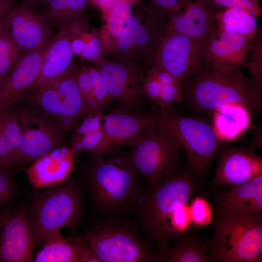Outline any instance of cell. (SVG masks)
I'll use <instances>...</instances> for the list:
<instances>
[{
    "label": "cell",
    "instance_id": "1",
    "mask_svg": "<svg viewBox=\"0 0 262 262\" xmlns=\"http://www.w3.org/2000/svg\"><path fill=\"white\" fill-rule=\"evenodd\" d=\"M198 182L186 164L157 185L143 188L133 213L147 246L158 252L191 230L190 203Z\"/></svg>",
    "mask_w": 262,
    "mask_h": 262
},
{
    "label": "cell",
    "instance_id": "2",
    "mask_svg": "<svg viewBox=\"0 0 262 262\" xmlns=\"http://www.w3.org/2000/svg\"><path fill=\"white\" fill-rule=\"evenodd\" d=\"M180 102L192 113L207 114L223 104L237 103L252 118L262 113V88L238 69H214L199 62L182 88Z\"/></svg>",
    "mask_w": 262,
    "mask_h": 262
},
{
    "label": "cell",
    "instance_id": "3",
    "mask_svg": "<svg viewBox=\"0 0 262 262\" xmlns=\"http://www.w3.org/2000/svg\"><path fill=\"white\" fill-rule=\"evenodd\" d=\"M131 155L120 147L93 160L85 170L90 195L106 219L133 212L143 187Z\"/></svg>",
    "mask_w": 262,
    "mask_h": 262
},
{
    "label": "cell",
    "instance_id": "4",
    "mask_svg": "<svg viewBox=\"0 0 262 262\" xmlns=\"http://www.w3.org/2000/svg\"><path fill=\"white\" fill-rule=\"evenodd\" d=\"M159 124L186 159L198 181L204 182L214 158L224 146L207 114H179L174 107H158Z\"/></svg>",
    "mask_w": 262,
    "mask_h": 262
},
{
    "label": "cell",
    "instance_id": "5",
    "mask_svg": "<svg viewBox=\"0 0 262 262\" xmlns=\"http://www.w3.org/2000/svg\"><path fill=\"white\" fill-rule=\"evenodd\" d=\"M34 194L27 212L33 249L39 248L53 231L76 228L81 216L83 200L74 178Z\"/></svg>",
    "mask_w": 262,
    "mask_h": 262
},
{
    "label": "cell",
    "instance_id": "6",
    "mask_svg": "<svg viewBox=\"0 0 262 262\" xmlns=\"http://www.w3.org/2000/svg\"><path fill=\"white\" fill-rule=\"evenodd\" d=\"M212 223V262H262V216L217 210Z\"/></svg>",
    "mask_w": 262,
    "mask_h": 262
},
{
    "label": "cell",
    "instance_id": "7",
    "mask_svg": "<svg viewBox=\"0 0 262 262\" xmlns=\"http://www.w3.org/2000/svg\"><path fill=\"white\" fill-rule=\"evenodd\" d=\"M138 231L134 223L108 218L81 237L101 262H153L156 253L141 239Z\"/></svg>",
    "mask_w": 262,
    "mask_h": 262
},
{
    "label": "cell",
    "instance_id": "8",
    "mask_svg": "<svg viewBox=\"0 0 262 262\" xmlns=\"http://www.w3.org/2000/svg\"><path fill=\"white\" fill-rule=\"evenodd\" d=\"M132 162L147 185L154 186L182 166L184 158L159 124L128 142Z\"/></svg>",
    "mask_w": 262,
    "mask_h": 262
},
{
    "label": "cell",
    "instance_id": "9",
    "mask_svg": "<svg viewBox=\"0 0 262 262\" xmlns=\"http://www.w3.org/2000/svg\"><path fill=\"white\" fill-rule=\"evenodd\" d=\"M78 67L72 65L57 79L26 95V103L43 110L66 132L73 129L86 113L77 81Z\"/></svg>",
    "mask_w": 262,
    "mask_h": 262
},
{
    "label": "cell",
    "instance_id": "10",
    "mask_svg": "<svg viewBox=\"0 0 262 262\" xmlns=\"http://www.w3.org/2000/svg\"><path fill=\"white\" fill-rule=\"evenodd\" d=\"M21 132L16 168H23L52 150L65 145L66 131L37 107L26 103L14 110Z\"/></svg>",
    "mask_w": 262,
    "mask_h": 262
},
{
    "label": "cell",
    "instance_id": "11",
    "mask_svg": "<svg viewBox=\"0 0 262 262\" xmlns=\"http://www.w3.org/2000/svg\"><path fill=\"white\" fill-rule=\"evenodd\" d=\"M202 45L163 26L154 47L152 65L174 77L183 88L200 60Z\"/></svg>",
    "mask_w": 262,
    "mask_h": 262
},
{
    "label": "cell",
    "instance_id": "12",
    "mask_svg": "<svg viewBox=\"0 0 262 262\" xmlns=\"http://www.w3.org/2000/svg\"><path fill=\"white\" fill-rule=\"evenodd\" d=\"M163 26L144 10L133 13L114 49L105 58L147 69L152 65L155 41Z\"/></svg>",
    "mask_w": 262,
    "mask_h": 262
},
{
    "label": "cell",
    "instance_id": "13",
    "mask_svg": "<svg viewBox=\"0 0 262 262\" xmlns=\"http://www.w3.org/2000/svg\"><path fill=\"white\" fill-rule=\"evenodd\" d=\"M103 82L116 108L139 113L148 100L144 90L146 69L129 63L105 59L97 64Z\"/></svg>",
    "mask_w": 262,
    "mask_h": 262
},
{
    "label": "cell",
    "instance_id": "14",
    "mask_svg": "<svg viewBox=\"0 0 262 262\" xmlns=\"http://www.w3.org/2000/svg\"><path fill=\"white\" fill-rule=\"evenodd\" d=\"M0 25L24 56L42 48L54 37L49 20L29 7L14 6L0 17Z\"/></svg>",
    "mask_w": 262,
    "mask_h": 262
},
{
    "label": "cell",
    "instance_id": "15",
    "mask_svg": "<svg viewBox=\"0 0 262 262\" xmlns=\"http://www.w3.org/2000/svg\"><path fill=\"white\" fill-rule=\"evenodd\" d=\"M254 40L220 30L214 25L209 36L201 46L200 63L217 69L246 67Z\"/></svg>",
    "mask_w": 262,
    "mask_h": 262
},
{
    "label": "cell",
    "instance_id": "16",
    "mask_svg": "<svg viewBox=\"0 0 262 262\" xmlns=\"http://www.w3.org/2000/svg\"><path fill=\"white\" fill-rule=\"evenodd\" d=\"M158 124L157 110L134 113L116 108L112 109L104 115V136L97 159L115 147L126 145L147 129Z\"/></svg>",
    "mask_w": 262,
    "mask_h": 262
},
{
    "label": "cell",
    "instance_id": "17",
    "mask_svg": "<svg viewBox=\"0 0 262 262\" xmlns=\"http://www.w3.org/2000/svg\"><path fill=\"white\" fill-rule=\"evenodd\" d=\"M211 186H237L262 175V157L248 148L224 146Z\"/></svg>",
    "mask_w": 262,
    "mask_h": 262
},
{
    "label": "cell",
    "instance_id": "18",
    "mask_svg": "<svg viewBox=\"0 0 262 262\" xmlns=\"http://www.w3.org/2000/svg\"><path fill=\"white\" fill-rule=\"evenodd\" d=\"M220 10L206 0H182L178 11L163 26L202 45L210 34Z\"/></svg>",
    "mask_w": 262,
    "mask_h": 262
},
{
    "label": "cell",
    "instance_id": "19",
    "mask_svg": "<svg viewBox=\"0 0 262 262\" xmlns=\"http://www.w3.org/2000/svg\"><path fill=\"white\" fill-rule=\"evenodd\" d=\"M75 155L70 147L63 145L38 158L25 169L30 184L37 190L64 182L73 171Z\"/></svg>",
    "mask_w": 262,
    "mask_h": 262
},
{
    "label": "cell",
    "instance_id": "20",
    "mask_svg": "<svg viewBox=\"0 0 262 262\" xmlns=\"http://www.w3.org/2000/svg\"><path fill=\"white\" fill-rule=\"evenodd\" d=\"M33 245L27 211L12 212L0 232V262H30Z\"/></svg>",
    "mask_w": 262,
    "mask_h": 262
},
{
    "label": "cell",
    "instance_id": "21",
    "mask_svg": "<svg viewBox=\"0 0 262 262\" xmlns=\"http://www.w3.org/2000/svg\"><path fill=\"white\" fill-rule=\"evenodd\" d=\"M51 40L42 48L25 55L1 82L0 110L11 108L35 82Z\"/></svg>",
    "mask_w": 262,
    "mask_h": 262
},
{
    "label": "cell",
    "instance_id": "22",
    "mask_svg": "<svg viewBox=\"0 0 262 262\" xmlns=\"http://www.w3.org/2000/svg\"><path fill=\"white\" fill-rule=\"evenodd\" d=\"M73 55L68 26H60L45 55L38 77L25 92L40 88L64 74L72 65Z\"/></svg>",
    "mask_w": 262,
    "mask_h": 262
},
{
    "label": "cell",
    "instance_id": "23",
    "mask_svg": "<svg viewBox=\"0 0 262 262\" xmlns=\"http://www.w3.org/2000/svg\"><path fill=\"white\" fill-rule=\"evenodd\" d=\"M217 202L219 211L262 216V175L243 184L222 190Z\"/></svg>",
    "mask_w": 262,
    "mask_h": 262
},
{
    "label": "cell",
    "instance_id": "24",
    "mask_svg": "<svg viewBox=\"0 0 262 262\" xmlns=\"http://www.w3.org/2000/svg\"><path fill=\"white\" fill-rule=\"evenodd\" d=\"M209 240L191 230L156 253L153 262H212Z\"/></svg>",
    "mask_w": 262,
    "mask_h": 262
},
{
    "label": "cell",
    "instance_id": "25",
    "mask_svg": "<svg viewBox=\"0 0 262 262\" xmlns=\"http://www.w3.org/2000/svg\"><path fill=\"white\" fill-rule=\"evenodd\" d=\"M66 25L74 55L96 64L105 59L100 29L92 26L84 16Z\"/></svg>",
    "mask_w": 262,
    "mask_h": 262
},
{
    "label": "cell",
    "instance_id": "26",
    "mask_svg": "<svg viewBox=\"0 0 262 262\" xmlns=\"http://www.w3.org/2000/svg\"><path fill=\"white\" fill-rule=\"evenodd\" d=\"M212 114L214 131L222 142L236 139L251 125L250 113L241 104H225L216 108Z\"/></svg>",
    "mask_w": 262,
    "mask_h": 262
},
{
    "label": "cell",
    "instance_id": "27",
    "mask_svg": "<svg viewBox=\"0 0 262 262\" xmlns=\"http://www.w3.org/2000/svg\"><path fill=\"white\" fill-rule=\"evenodd\" d=\"M214 25L222 31L237 33L254 40L259 28L257 17L243 9L226 7L216 14Z\"/></svg>",
    "mask_w": 262,
    "mask_h": 262
},
{
    "label": "cell",
    "instance_id": "28",
    "mask_svg": "<svg viewBox=\"0 0 262 262\" xmlns=\"http://www.w3.org/2000/svg\"><path fill=\"white\" fill-rule=\"evenodd\" d=\"M133 7L130 3L120 2L113 7L103 16L106 21L100 28V33L105 58L114 49L133 14Z\"/></svg>",
    "mask_w": 262,
    "mask_h": 262
},
{
    "label": "cell",
    "instance_id": "29",
    "mask_svg": "<svg viewBox=\"0 0 262 262\" xmlns=\"http://www.w3.org/2000/svg\"><path fill=\"white\" fill-rule=\"evenodd\" d=\"M61 229L51 232L36 255L35 262H79L75 248L69 239L64 237Z\"/></svg>",
    "mask_w": 262,
    "mask_h": 262
},
{
    "label": "cell",
    "instance_id": "30",
    "mask_svg": "<svg viewBox=\"0 0 262 262\" xmlns=\"http://www.w3.org/2000/svg\"><path fill=\"white\" fill-rule=\"evenodd\" d=\"M89 3L88 0H46L42 15L59 27L83 16Z\"/></svg>",
    "mask_w": 262,
    "mask_h": 262
},
{
    "label": "cell",
    "instance_id": "31",
    "mask_svg": "<svg viewBox=\"0 0 262 262\" xmlns=\"http://www.w3.org/2000/svg\"><path fill=\"white\" fill-rule=\"evenodd\" d=\"M0 130L16 168L21 143V132L14 110L9 108L0 110Z\"/></svg>",
    "mask_w": 262,
    "mask_h": 262
},
{
    "label": "cell",
    "instance_id": "32",
    "mask_svg": "<svg viewBox=\"0 0 262 262\" xmlns=\"http://www.w3.org/2000/svg\"><path fill=\"white\" fill-rule=\"evenodd\" d=\"M24 56L8 33L0 25V84Z\"/></svg>",
    "mask_w": 262,
    "mask_h": 262
},
{
    "label": "cell",
    "instance_id": "33",
    "mask_svg": "<svg viewBox=\"0 0 262 262\" xmlns=\"http://www.w3.org/2000/svg\"><path fill=\"white\" fill-rule=\"evenodd\" d=\"M151 68L161 83V93L156 104L157 106L174 107V104L180 102L182 94V87L177 80L164 70H155Z\"/></svg>",
    "mask_w": 262,
    "mask_h": 262
},
{
    "label": "cell",
    "instance_id": "34",
    "mask_svg": "<svg viewBox=\"0 0 262 262\" xmlns=\"http://www.w3.org/2000/svg\"><path fill=\"white\" fill-rule=\"evenodd\" d=\"M77 83L85 102L86 113L103 112L104 109L97 100L90 80L87 66H79ZM85 113V114H86Z\"/></svg>",
    "mask_w": 262,
    "mask_h": 262
},
{
    "label": "cell",
    "instance_id": "35",
    "mask_svg": "<svg viewBox=\"0 0 262 262\" xmlns=\"http://www.w3.org/2000/svg\"><path fill=\"white\" fill-rule=\"evenodd\" d=\"M182 0H147L144 9L164 25L179 9Z\"/></svg>",
    "mask_w": 262,
    "mask_h": 262
},
{
    "label": "cell",
    "instance_id": "36",
    "mask_svg": "<svg viewBox=\"0 0 262 262\" xmlns=\"http://www.w3.org/2000/svg\"><path fill=\"white\" fill-rule=\"evenodd\" d=\"M192 225L202 228L212 224L213 214L212 207L206 198L197 196L190 203Z\"/></svg>",
    "mask_w": 262,
    "mask_h": 262
},
{
    "label": "cell",
    "instance_id": "37",
    "mask_svg": "<svg viewBox=\"0 0 262 262\" xmlns=\"http://www.w3.org/2000/svg\"><path fill=\"white\" fill-rule=\"evenodd\" d=\"M251 54L246 67L249 70L253 79L262 88V30L259 28L250 49Z\"/></svg>",
    "mask_w": 262,
    "mask_h": 262
},
{
    "label": "cell",
    "instance_id": "38",
    "mask_svg": "<svg viewBox=\"0 0 262 262\" xmlns=\"http://www.w3.org/2000/svg\"><path fill=\"white\" fill-rule=\"evenodd\" d=\"M90 80L95 97L104 109L108 108L113 101L103 82L100 72L97 66H87Z\"/></svg>",
    "mask_w": 262,
    "mask_h": 262
},
{
    "label": "cell",
    "instance_id": "39",
    "mask_svg": "<svg viewBox=\"0 0 262 262\" xmlns=\"http://www.w3.org/2000/svg\"><path fill=\"white\" fill-rule=\"evenodd\" d=\"M209 3L220 9L226 7L243 9L256 17L262 14L258 0H206Z\"/></svg>",
    "mask_w": 262,
    "mask_h": 262
},
{
    "label": "cell",
    "instance_id": "40",
    "mask_svg": "<svg viewBox=\"0 0 262 262\" xmlns=\"http://www.w3.org/2000/svg\"><path fill=\"white\" fill-rule=\"evenodd\" d=\"M69 240L77 252L79 262H101L93 249L81 236Z\"/></svg>",
    "mask_w": 262,
    "mask_h": 262
},
{
    "label": "cell",
    "instance_id": "41",
    "mask_svg": "<svg viewBox=\"0 0 262 262\" xmlns=\"http://www.w3.org/2000/svg\"><path fill=\"white\" fill-rule=\"evenodd\" d=\"M10 173L0 171V207L9 203L16 192L15 182Z\"/></svg>",
    "mask_w": 262,
    "mask_h": 262
},
{
    "label": "cell",
    "instance_id": "42",
    "mask_svg": "<svg viewBox=\"0 0 262 262\" xmlns=\"http://www.w3.org/2000/svg\"><path fill=\"white\" fill-rule=\"evenodd\" d=\"M14 168L15 163L0 130V171L11 172Z\"/></svg>",
    "mask_w": 262,
    "mask_h": 262
},
{
    "label": "cell",
    "instance_id": "43",
    "mask_svg": "<svg viewBox=\"0 0 262 262\" xmlns=\"http://www.w3.org/2000/svg\"><path fill=\"white\" fill-rule=\"evenodd\" d=\"M142 0H88L89 3L98 8L104 16L115 5L125 2L131 4L133 6L139 4Z\"/></svg>",
    "mask_w": 262,
    "mask_h": 262
},
{
    "label": "cell",
    "instance_id": "44",
    "mask_svg": "<svg viewBox=\"0 0 262 262\" xmlns=\"http://www.w3.org/2000/svg\"><path fill=\"white\" fill-rule=\"evenodd\" d=\"M253 127L254 129L252 130L253 132L252 140L248 148V149L252 151H254L258 148H262V124H259Z\"/></svg>",
    "mask_w": 262,
    "mask_h": 262
},
{
    "label": "cell",
    "instance_id": "45",
    "mask_svg": "<svg viewBox=\"0 0 262 262\" xmlns=\"http://www.w3.org/2000/svg\"><path fill=\"white\" fill-rule=\"evenodd\" d=\"M14 6L13 0H0V17Z\"/></svg>",
    "mask_w": 262,
    "mask_h": 262
},
{
    "label": "cell",
    "instance_id": "46",
    "mask_svg": "<svg viewBox=\"0 0 262 262\" xmlns=\"http://www.w3.org/2000/svg\"><path fill=\"white\" fill-rule=\"evenodd\" d=\"M46 0H20L21 6L33 8V7L42 4Z\"/></svg>",
    "mask_w": 262,
    "mask_h": 262
},
{
    "label": "cell",
    "instance_id": "47",
    "mask_svg": "<svg viewBox=\"0 0 262 262\" xmlns=\"http://www.w3.org/2000/svg\"><path fill=\"white\" fill-rule=\"evenodd\" d=\"M12 211L9 210H3L0 211V232L1 231L4 223Z\"/></svg>",
    "mask_w": 262,
    "mask_h": 262
}]
</instances>
